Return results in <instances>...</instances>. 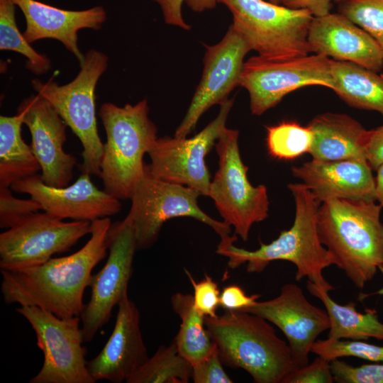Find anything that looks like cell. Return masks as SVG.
<instances>
[{
    "instance_id": "23",
    "label": "cell",
    "mask_w": 383,
    "mask_h": 383,
    "mask_svg": "<svg viewBox=\"0 0 383 383\" xmlns=\"http://www.w3.org/2000/svg\"><path fill=\"white\" fill-rule=\"evenodd\" d=\"M307 126L313 133V142L309 152L313 160H367L366 147L370 130L351 116L326 112L315 116Z\"/></svg>"
},
{
    "instance_id": "22",
    "label": "cell",
    "mask_w": 383,
    "mask_h": 383,
    "mask_svg": "<svg viewBox=\"0 0 383 383\" xmlns=\"http://www.w3.org/2000/svg\"><path fill=\"white\" fill-rule=\"evenodd\" d=\"M13 1L24 16L26 29L23 34L30 44L46 38L57 40L74 55L79 64L84 55L78 46L79 30L84 28L98 30L106 20V10L100 6L72 11L36 0Z\"/></svg>"
},
{
    "instance_id": "33",
    "label": "cell",
    "mask_w": 383,
    "mask_h": 383,
    "mask_svg": "<svg viewBox=\"0 0 383 383\" xmlns=\"http://www.w3.org/2000/svg\"><path fill=\"white\" fill-rule=\"evenodd\" d=\"M42 210L35 199L13 196L9 187H0V227L10 228L31 214Z\"/></svg>"
},
{
    "instance_id": "12",
    "label": "cell",
    "mask_w": 383,
    "mask_h": 383,
    "mask_svg": "<svg viewBox=\"0 0 383 383\" xmlns=\"http://www.w3.org/2000/svg\"><path fill=\"white\" fill-rule=\"evenodd\" d=\"M234 102L220 104L217 116L192 138H157L148 154L145 172L153 177L184 185L209 196L211 175L205 157L219 138Z\"/></svg>"
},
{
    "instance_id": "13",
    "label": "cell",
    "mask_w": 383,
    "mask_h": 383,
    "mask_svg": "<svg viewBox=\"0 0 383 383\" xmlns=\"http://www.w3.org/2000/svg\"><path fill=\"white\" fill-rule=\"evenodd\" d=\"M91 222L63 221L35 212L0 234V270H14L41 265L69 250L90 234Z\"/></svg>"
},
{
    "instance_id": "46",
    "label": "cell",
    "mask_w": 383,
    "mask_h": 383,
    "mask_svg": "<svg viewBox=\"0 0 383 383\" xmlns=\"http://www.w3.org/2000/svg\"><path fill=\"white\" fill-rule=\"evenodd\" d=\"M345 1H347V0H334V2L337 3V4H340V3H342Z\"/></svg>"
},
{
    "instance_id": "18",
    "label": "cell",
    "mask_w": 383,
    "mask_h": 383,
    "mask_svg": "<svg viewBox=\"0 0 383 383\" xmlns=\"http://www.w3.org/2000/svg\"><path fill=\"white\" fill-rule=\"evenodd\" d=\"M31 135V148L41 169V179L54 187L68 186L77 159L63 149L67 124L38 94L23 99L18 107Z\"/></svg>"
},
{
    "instance_id": "14",
    "label": "cell",
    "mask_w": 383,
    "mask_h": 383,
    "mask_svg": "<svg viewBox=\"0 0 383 383\" xmlns=\"http://www.w3.org/2000/svg\"><path fill=\"white\" fill-rule=\"evenodd\" d=\"M109 254L104 267L92 275L91 298L80 315L84 342L91 341L106 325L113 309L128 294L137 250L131 223L125 218L111 223L107 237Z\"/></svg>"
},
{
    "instance_id": "16",
    "label": "cell",
    "mask_w": 383,
    "mask_h": 383,
    "mask_svg": "<svg viewBox=\"0 0 383 383\" xmlns=\"http://www.w3.org/2000/svg\"><path fill=\"white\" fill-rule=\"evenodd\" d=\"M240 311L262 317L285 335L295 364L309 363V355L318 336L330 328L326 310L310 303L302 289L294 283L284 284L279 294L270 300L257 301Z\"/></svg>"
},
{
    "instance_id": "19",
    "label": "cell",
    "mask_w": 383,
    "mask_h": 383,
    "mask_svg": "<svg viewBox=\"0 0 383 383\" xmlns=\"http://www.w3.org/2000/svg\"><path fill=\"white\" fill-rule=\"evenodd\" d=\"M115 325L101 352L87 362L95 382H126L148 360L136 304L127 294L118 305Z\"/></svg>"
},
{
    "instance_id": "2",
    "label": "cell",
    "mask_w": 383,
    "mask_h": 383,
    "mask_svg": "<svg viewBox=\"0 0 383 383\" xmlns=\"http://www.w3.org/2000/svg\"><path fill=\"white\" fill-rule=\"evenodd\" d=\"M288 188L295 204V216L290 228L282 231L270 243L260 241V248L255 250L234 245L237 238H233L221 240L216 252L228 258L231 269L246 263L249 273L262 272L272 261L290 262L296 267V281L306 278L307 282L329 292L334 288L323 272L333 265V261L318 231L317 214L321 203L302 183L289 184Z\"/></svg>"
},
{
    "instance_id": "37",
    "label": "cell",
    "mask_w": 383,
    "mask_h": 383,
    "mask_svg": "<svg viewBox=\"0 0 383 383\" xmlns=\"http://www.w3.org/2000/svg\"><path fill=\"white\" fill-rule=\"evenodd\" d=\"M333 376L330 361L320 356L307 365L298 367L282 381V383H333Z\"/></svg>"
},
{
    "instance_id": "31",
    "label": "cell",
    "mask_w": 383,
    "mask_h": 383,
    "mask_svg": "<svg viewBox=\"0 0 383 383\" xmlns=\"http://www.w3.org/2000/svg\"><path fill=\"white\" fill-rule=\"evenodd\" d=\"M311 353L328 361L345 357H353L372 362H383V345L371 344L359 340L317 339L311 348Z\"/></svg>"
},
{
    "instance_id": "25",
    "label": "cell",
    "mask_w": 383,
    "mask_h": 383,
    "mask_svg": "<svg viewBox=\"0 0 383 383\" xmlns=\"http://www.w3.org/2000/svg\"><path fill=\"white\" fill-rule=\"evenodd\" d=\"M306 287L311 295L321 300L329 316L328 338L365 340L373 338L383 340V323L374 309L360 312L353 301L341 305L332 299L328 292L316 284L307 282Z\"/></svg>"
},
{
    "instance_id": "4",
    "label": "cell",
    "mask_w": 383,
    "mask_h": 383,
    "mask_svg": "<svg viewBox=\"0 0 383 383\" xmlns=\"http://www.w3.org/2000/svg\"><path fill=\"white\" fill-rule=\"evenodd\" d=\"M207 331L222 362L246 371L256 383H282L296 369L288 343L268 321L240 310L206 317Z\"/></svg>"
},
{
    "instance_id": "10",
    "label": "cell",
    "mask_w": 383,
    "mask_h": 383,
    "mask_svg": "<svg viewBox=\"0 0 383 383\" xmlns=\"http://www.w3.org/2000/svg\"><path fill=\"white\" fill-rule=\"evenodd\" d=\"M31 326L44 356L30 383H94L85 359L80 316L60 318L37 306L16 309Z\"/></svg>"
},
{
    "instance_id": "32",
    "label": "cell",
    "mask_w": 383,
    "mask_h": 383,
    "mask_svg": "<svg viewBox=\"0 0 383 383\" xmlns=\"http://www.w3.org/2000/svg\"><path fill=\"white\" fill-rule=\"evenodd\" d=\"M338 12L369 33L383 51V0H347Z\"/></svg>"
},
{
    "instance_id": "20",
    "label": "cell",
    "mask_w": 383,
    "mask_h": 383,
    "mask_svg": "<svg viewBox=\"0 0 383 383\" xmlns=\"http://www.w3.org/2000/svg\"><path fill=\"white\" fill-rule=\"evenodd\" d=\"M312 53L379 72L383 51L365 30L340 13L313 18L308 33Z\"/></svg>"
},
{
    "instance_id": "9",
    "label": "cell",
    "mask_w": 383,
    "mask_h": 383,
    "mask_svg": "<svg viewBox=\"0 0 383 383\" xmlns=\"http://www.w3.org/2000/svg\"><path fill=\"white\" fill-rule=\"evenodd\" d=\"M200 196L193 188L153 177L145 172L136 185L125 218L134 231L137 250L151 247L163 224L175 217L193 218L210 226L221 240L231 238V226L211 218L199 207Z\"/></svg>"
},
{
    "instance_id": "40",
    "label": "cell",
    "mask_w": 383,
    "mask_h": 383,
    "mask_svg": "<svg viewBox=\"0 0 383 383\" xmlns=\"http://www.w3.org/2000/svg\"><path fill=\"white\" fill-rule=\"evenodd\" d=\"M366 159L373 170L383 162V125L369 131Z\"/></svg>"
},
{
    "instance_id": "11",
    "label": "cell",
    "mask_w": 383,
    "mask_h": 383,
    "mask_svg": "<svg viewBox=\"0 0 383 383\" xmlns=\"http://www.w3.org/2000/svg\"><path fill=\"white\" fill-rule=\"evenodd\" d=\"M331 58L320 54L291 58L255 55L245 61L239 86L250 96L252 114L260 116L290 92L309 85L332 87Z\"/></svg>"
},
{
    "instance_id": "15",
    "label": "cell",
    "mask_w": 383,
    "mask_h": 383,
    "mask_svg": "<svg viewBox=\"0 0 383 383\" xmlns=\"http://www.w3.org/2000/svg\"><path fill=\"white\" fill-rule=\"evenodd\" d=\"M205 46L201 80L174 133L176 138L187 137L208 109L228 99L231 91L239 86L244 58L251 50L245 40L231 25L220 42Z\"/></svg>"
},
{
    "instance_id": "42",
    "label": "cell",
    "mask_w": 383,
    "mask_h": 383,
    "mask_svg": "<svg viewBox=\"0 0 383 383\" xmlns=\"http://www.w3.org/2000/svg\"><path fill=\"white\" fill-rule=\"evenodd\" d=\"M375 201L383 208V162L375 170Z\"/></svg>"
},
{
    "instance_id": "44",
    "label": "cell",
    "mask_w": 383,
    "mask_h": 383,
    "mask_svg": "<svg viewBox=\"0 0 383 383\" xmlns=\"http://www.w3.org/2000/svg\"><path fill=\"white\" fill-rule=\"evenodd\" d=\"M378 270H379L380 272L383 275V265H381L380 267H379ZM372 295H381V296H383V287L378 289L377 292H372V293H370V294H362L361 293L359 295L358 299L361 301V300H363L364 299L367 298L368 296H372Z\"/></svg>"
},
{
    "instance_id": "7",
    "label": "cell",
    "mask_w": 383,
    "mask_h": 383,
    "mask_svg": "<svg viewBox=\"0 0 383 383\" xmlns=\"http://www.w3.org/2000/svg\"><path fill=\"white\" fill-rule=\"evenodd\" d=\"M233 16L231 26L251 50L268 58L307 55L311 49L308 33L313 16L264 0H216Z\"/></svg>"
},
{
    "instance_id": "26",
    "label": "cell",
    "mask_w": 383,
    "mask_h": 383,
    "mask_svg": "<svg viewBox=\"0 0 383 383\" xmlns=\"http://www.w3.org/2000/svg\"><path fill=\"white\" fill-rule=\"evenodd\" d=\"M23 115L0 116V187H11L16 182L41 170L30 145L23 139Z\"/></svg>"
},
{
    "instance_id": "24",
    "label": "cell",
    "mask_w": 383,
    "mask_h": 383,
    "mask_svg": "<svg viewBox=\"0 0 383 383\" xmlns=\"http://www.w3.org/2000/svg\"><path fill=\"white\" fill-rule=\"evenodd\" d=\"M331 89L350 106L383 116V75L354 63L331 59Z\"/></svg>"
},
{
    "instance_id": "17",
    "label": "cell",
    "mask_w": 383,
    "mask_h": 383,
    "mask_svg": "<svg viewBox=\"0 0 383 383\" xmlns=\"http://www.w3.org/2000/svg\"><path fill=\"white\" fill-rule=\"evenodd\" d=\"M90 176L82 172L72 184L54 187L45 184L40 174H36L16 182L11 188L30 195L44 212L60 220L92 222L118 213L121 209L120 199L98 189Z\"/></svg>"
},
{
    "instance_id": "27",
    "label": "cell",
    "mask_w": 383,
    "mask_h": 383,
    "mask_svg": "<svg viewBox=\"0 0 383 383\" xmlns=\"http://www.w3.org/2000/svg\"><path fill=\"white\" fill-rule=\"evenodd\" d=\"M171 304L181 320L174 340L179 353L193 365L206 357L215 347L206 327V317L195 309L192 294L177 292L172 295Z\"/></svg>"
},
{
    "instance_id": "34",
    "label": "cell",
    "mask_w": 383,
    "mask_h": 383,
    "mask_svg": "<svg viewBox=\"0 0 383 383\" xmlns=\"http://www.w3.org/2000/svg\"><path fill=\"white\" fill-rule=\"evenodd\" d=\"M330 363L335 382L383 383V362L354 367L338 358Z\"/></svg>"
},
{
    "instance_id": "6",
    "label": "cell",
    "mask_w": 383,
    "mask_h": 383,
    "mask_svg": "<svg viewBox=\"0 0 383 383\" xmlns=\"http://www.w3.org/2000/svg\"><path fill=\"white\" fill-rule=\"evenodd\" d=\"M106 54L91 49L80 63V70L70 82L59 85L54 81L33 79L31 85L44 98L79 138L82 145V172L100 177L104 143L99 135L95 90L108 67Z\"/></svg>"
},
{
    "instance_id": "1",
    "label": "cell",
    "mask_w": 383,
    "mask_h": 383,
    "mask_svg": "<svg viewBox=\"0 0 383 383\" xmlns=\"http://www.w3.org/2000/svg\"><path fill=\"white\" fill-rule=\"evenodd\" d=\"M109 217L91 222L90 238L78 251L34 267L1 270V291L7 304L37 306L60 318L80 316L92 270L107 255Z\"/></svg>"
},
{
    "instance_id": "35",
    "label": "cell",
    "mask_w": 383,
    "mask_h": 383,
    "mask_svg": "<svg viewBox=\"0 0 383 383\" xmlns=\"http://www.w3.org/2000/svg\"><path fill=\"white\" fill-rule=\"evenodd\" d=\"M184 271L194 289L192 296L195 309L205 317L217 316L221 294L218 284L208 274H205L201 281L196 282L187 270Z\"/></svg>"
},
{
    "instance_id": "38",
    "label": "cell",
    "mask_w": 383,
    "mask_h": 383,
    "mask_svg": "<svg viewBox=\"0 0 383 383\" xmlns=\"http://www.w3.org/2000/svg\"><path fill=\"white\" fill-rule=\"evenodd\" d=\"M260 297V294H246L238 285H229L221 292L219 306L225 310H241L251 306Z\"/></svg>"
},
{
    "instance_id": "39",
    "label": "cell",
    "mask_w": 383,
    "mask_h": 383,
    "mask_svg": "<svg viewBox=\"0 0 383 383\" xmlns=\"http://www.w3.org/2000/svg\"><path fill=\"white\" fill-rule=\"evenodd\" d=\"M156 2L162 13L164 21L167 24L179 27L184 30H189L191 26L186 23L182 12V4L187 0H152Z\"/></svg>"
},
{
    "instance_id": "30",
    "label": "cell",
    "mask_w": 383,
    "mask_h": 383,
    "mask_svg": "<svg viewBox=\"0 0 383 383\" xmlns=\"http://www.w3.org/2000/svg\"><path fill=\"white\" fill-rule=\"evenodd\" d=\"M312 142L310 128L295 121H283L267 127V148L270 156L276 159L290 160L309 153Z\"/></svg>"
},
{
    "instance_id": "5",
    "label": "cell",
    "mask_w": 383,
    "mask_h": 383,
    "mask_svg": "<svg viewBox=\"0 0 383 383\" xmlns=\"http://www.w3.org/2000/svg\"><path fill=\"white\" fill-rule=\"evenodd\" d=\"M144 99L118 106L108 102L99 115L106 134L101 160L104 191L118 199H131L145 173L143 157L157 139V129L148 117Z\"/></svg>"
},
{
    "instance_id": "21",
    "label": "cell",
    "mask_w": 383,
    "mask_h": 383,
    "mask_svg": "<svg viewBox=\"0 0 383 383\" xmlns=\"http://www.w3.org/2000/svg\"><path fill=\"white\" fill-rule=\"evenodd\" d=\"M372 169L366 160H311L292 167L319 203L331 199L375 201Z\"/></svg>"
},
{
    "instance_id": "3",
    "label": "cell",
    "mask_w": 383,
    "mask_h": 383,
    "mask_svg": "<svg viewBox=\"0 0 383 383\" xmlns=\"http://www.w3.org/2000/svg\"><path fill=\"white\" fill-rule=\"evenodd\" d=\"M382 207L376 201L331 199L321 204L317 227L333 265L358 289L383 265Z\"/></svg>"
},
{
    "instance_id": "36",
    "label": "cell",
    "mask_w": 383,
    "mask_h": 383,
    "mask_svg": "<svg viewBox=\"0 0 383 383\" xmlns=\"http://www.w3.org/2000/svg\"><path fill=\"white\" fill-rule=\"evenodd\" d=\"M218 348L200 361L192 365V379L194 383H232L233 380L225 372Z\"/></svg>"
},
{
    "instance_id": "28",
    "label": "cell",
    "mask_w": 383,
    "mask_h": 383,
    "mask_svg": "<svg viewBox=\"0 0 383 383\" xmlns=\"http://www.w3.org/2000/svg\"><path fill=\"white\" fill-rule=\"evenodd\" d=\"M192 375L191 363L173 340L169 345H160L126 383H187Z\"/></svg>"
},
{
    "instance_id": "41",
    "label": "cell",
    "mask_w": 383,
    "mask_h": 383,
    "mask_svg": "<svg viewBox=\"0 0 383 383\" xmlns=\"http://www.w3.org/2000/svg\"><path fill=\"white\" fill-rule=\"evenodd\" d=\"M334 0H279V4L292 9H304L321 16L331 13Z\"/></svg>"
},
{
    "instance_id": "29",
    "label": "cell",
    "mask_w": 383,
    "mask_h": 383,
    "mask_svg": "<svg viewBox=\"0 0 383 383\" xmlns=\"http://www.w3.org/2000/svg\"><path fill=\"white\" fill-rule=\"evenodd\" d=\"M13 0H0V50L16 52L27 58L26 67L35 74L51 68L50 60L35 51L18 28Z\"/></svg>"
},
{
    "instance_id": "8",
    "label": "cell",
    "mask_w": 383,
    "mask_h": 383,
    "mask_svg": "<svg viewBox=\"0 0 383 383\" xmlns=\"http://www.w3.org/2000/svg\"><path fill=\"white\" fill-rule=\"evenodd\" d=\"M239 132L225 128L215 147L218 167L209 196L223 218L234 228V235L247 240L251 227L268 216L270 201L265 185L253 186L248 177L238 145Z\"/></svg>"
},
{
    "instance_id": "45",
    "label": "cell",
    "mask_w": 383,
    "mask_h": 383,
    "mask_svg": "<svg viewBox=\"0 0 383 383\" xmlns=\"http://www.w3.org/2000/svg\"><path fill=\"white\" fill-rule=\"evenodd\" d=\"M269 1L273 3V4H279V0H269Z\"/></svg>"
},
{
    "instance_id": "43",
    "label": "cell",
    "mask_w": 383,
    "mask_h": 383,
    "mask_svg": "<svg viewBox=\"0 0 383 383\" xmlns=\"http://www.w3.org/2000/svg\"><path fill=\"white\" fill-rule=\"evenodd\" d=\"M187 5L194 11L201 12L215 8L216 0H187Z\"/></svg>"
}]
</instances>
